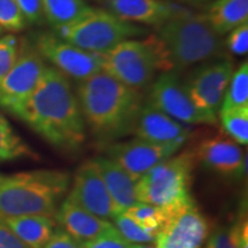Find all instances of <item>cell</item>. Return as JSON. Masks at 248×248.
<instances>
[{"label":"cell","instance_id":"28","mask_svg":"<svg viewBox=\"0 0 248 248\" xmlns=\"http://www.w3.org/2000/svg\"><path fill=\"white\" fill-rule=\"evenodd\" d=\"M114 226L122 234V237L130 244H153L155 237L142 230L140 226L136 224L132 219L126 217L124 214H119L113 219Z\"/></svg>","mask_w":248,"mask_h":248},{"label":"cell","instance_id":"19","mask_svg":"<svg viewBox=\"0 0 248 248\" xmlns=\"http://www.w3.org/2000/svg\"><path fill=\"white\" fill-rule=\"evenodd\" d=\"M93 161L104 179L117 213L122 214L138 202L135 192L136 181L126 170L107 156H97Z\"/></svg>","mask_w":248,"mask_h":248},{"label":"cell","instance_id":"33","mask_svg":"<svg viewBox=\"0 0 248 248\" xmlns=\"http://www.w3.org/2000/svg\"><path fill=\"white\" fill-rule=\"evenodd\" d=\"M24 15L28 24H40L44 21L42 13V0H15Z\"/></svg>","mask_w":248,"mask_h":248},{"label":"cell","instance_id":"36","mask_svg":"<svg viewBox=\"0 0 248 248\" xmlns=\"http://www.w3.org/2000/svg\"><path fill=\"white\" fill-rule=\"evenodd\" d=\"M235 237L239 248H248V221L246 213L240 216L239 221L233 224Z\"/></svg>","mask_w":248,"mask_h":248},{"label":"cell","instance_id":"26","mask_svg":"<svg viewBox=\"0 0 248 248\" xmlns=\"http://www.w3.org/2000/svg\"><path fill=\"white\" fill-rule=\"evenodd\" d=\"M237 107H248V63L243 62L234 69L226 88L221 109Z\"/></svg>","mask_w":248,"mask_h":248},{"label":"cell","instance_id":"24","mask_svg":"<svg viewBox=\"0 0 248 248\" xmlns=\"http://www.w3.org/2000/svg\"><path fill=\"white\" fill-rule=\"evenodd\" d=\"M122 214L132 219L142 230L156 237L161 225L166 221L167 209L164 206L137 202Z\"/></svg>","mask_w":248,"mask_h":248},{"label":"cell","instance_id":"40","mask_svg":"<svg viewBox=\"0 0 248 248\" xmlns=\"http://www.w3.org/2000/svg\"><path fill=\"white\" fill-rule=\"evenodd\" d=\"M1 31H2V30H1V28H0V33H1Z\"/></svg>","mask_w":248,"mask_h":248},{"label":"cell","instance_id":"34","mask_svg":"<svg viewBox=\"0 0 248 248\" xmlns=\"http://www.w3.org/2000/svg\"><path fill=\"white\" fill-rule=\"evenodd\" d=\"M43 248H83V246L80 241L71 237L69 233L61 229V230L54 231L51 239Z\"/></svg>","mask_w":248,"mask_h":248},{"label":"cell","instance_id":"15","mask_svg":"<svg viewBox=\"0 0 248 248\" xmlns=\"http://www.w3.org/2000/svg\"><path fill=\"white\" fill-rule=\"evenodd\" d=\"M192 151L197 161L219 175L238 177L246 172L247 155L226 135L204 137Z\"/></svg>","mask_w":248,"mask_h":248},{"label":"cell","instance_id":"35","mask_svg":"<svg viewBox=\"0 0 248 248\" xmlns=\"http://www.w3.org/2000/svg\"><path fill=\"white\" fill-rule=\"evenodd\" d=\"M0 248H30L16 237L8 225L0 218Z\"/></svg>","mask_w":248,"mask_h":248},{"label":"cell","instance_id":"18","mask_svg":"<svg viewBox=\"0 0 248 248\" xmlns=\"http://www.w3.org/2000/svg\"><path fill=\"white\" fill-rule=\"evenodd\" d=\"M55 221L61 225L62 230L80 243L94 239L113 226L111 222L86 212L68 195L59 206Z\"/></svg>","mask_w":248,"mask_h":248},{"label":"cell","instance_id":"17","mask_svg":"<svg viewBox=\"0 0 248 248\" xmlns=\"http://www.w3.org/2000/svg\"><path fill=\"white\" fill-rule=\"evenodd\" d=\"M192 132L191 125L172 119L148 102L142 105L132 130L136 138L159 144L182 145L190 139Z\"/></svg>","mask_w":248,"mask_h":248},{"label":"cell","instance_id":"32","mask_svg":"<svg viewBox=\"0 0 248 248\" xmlns=\"http://www.w3.org/2000/svg\"><path fill=\"white\" fill-rule=\"evenodd\" d=\"M206 248H239L233 225L230 228H219L208 237Z\"/></svg>","mask_w":248,"mask_h":248},{"label":"cell","instance_id":"23","mask_svg":"<svg viewBox=\"0 0 248 248\" xmlns=\"http://www.w3.org/2000/svg\"><path fill=\"white\" fill-rule=\"evenodd\" d=\"M21 159L39 160V155L17 135L0 113V163Z\"/></svg>","mask_w":248,"mask_h":248},{"label":"cell","instance_id":"16","mask_svg":"<svg viewBox=\"0 0 248 248\" xmlns=\"http://www.w3.org/2000/svg\"><path fill=\"white\" fill-rule=\"evenodd\" d=\"M105 4L107 11L121 20L153 28L190 11L168 0H105Z\"/></svg>","mask_w":248,"mask_h":248},{"label":"cell","instance_id":"4","mask_svg":"<svg viewBox=\"0 0 248 248\" xmlns=\"http://www.w3.org/2000/svg\"><path fill=\"white\" fill-rule=\"evenodd\" d=\"M70 182L69 173L62 170L0 172V218L24 215L55 217Z\"/></svg>","mask_w":248,"mask_h":248},{"label":"cell","instance_id":"11","mask_svg":"<svg viewBox=\"0 0 248 248\" xmlns=\"http://www.w3.org/2000/svg\"><path fill=\"white\" fill-rule=\"evenodd\" d=\"M47 64L27 40L20 42L14 66L0 82V107L15 115L35 91Z\"/></svg>","mask_w":248,"mask_h":248},{"label":"cell","instance_id":"20","mask_svg":"<svg viewBox=\"0 0 248 248\" xmlns=\"http://www.w3.org/2000/svg\"><path fill=\"white\" fill-rule=\"evenodd\" d=\"M202 15L218 36L248 23V0H213L204 5Z\"/></svg>","mask_w":248,"mask_h":248},{"label":"cell","instance_id":"7","mask_svg":"<svg viewBox=\"0 0 248 248\" xmlns=\"http://www.w3.org/2000/svg\"><path fill=\"white\" fill-rule=\"evenodd\" d=\"M100 57L102 71L138 91L148 88L159 71L145 38L123 40Z\"/></svg>","mask_w":248,"mask_h":248},{"label":"cell","instance_id":"21","mask_svg":"<svg viewBox=\"0 0 248 248\" xmlns=\"http://www.w3.org/2000/svg\"><path fill=\"white\" fill-rule=\"evenodd\" d=\"M8 228L30 248H43L54 233V217L45 215H24L2 219Z\"/></svg>","mask_w":248,"mask_h":248},{"label":"cell","instance_id":"22","mask_svg":"<svg viewBox=\"0 0 248 248\" xmlns=\"http://www.w3.org/2000/svg\"><path fill=\"white\" fill-rule=\"evenodd\" d=\"M90 8L85 0H42L43 18L53 31L75 22Z\"/></svg>","mask_w":248,"mask_h":248},{"label":"cell","instance_id":"38","mask_svg":"<svg viewBox=\"0 0 248 248\" xmlns=\"http://www.w3.org/2000/svg\"><path fill=\"white\" fill-rule=\"evenodd\" d=\"M129 248H156L152 246V244H130Z\"/></svg>","mask_w":248,"mask_h":248},{"label":"cell","instance_id":"37","mask_svg":"<svg viewBox=\"0 0 248 248\" xmlns=\"http://www.w3.org/2000/svg\"><path fill=\"white\" fill-rule=\"evenodd\" d=\"M213 1V0H184V2L186 4H190V5H195V6H204L208 2Z\"/></svg>","mask_w":248,"mask_h":248},{"label":"cell","instance_id":"9","mask_svg":"<svg viewBox=\"0 0 248 248\" xmlns=\"http://www.w3.org/2000/svg\"><path fill=\"white\" fill-rule=\"evenodd\" d=\"M32 46L40 57L68 79L82 82L101 71L100 54L92 53L62 39L55 32L40 31L33 37Z\"/></svg>","mask_w":248,"mask_h":248},{"label":"cell","instance_id":"31","mask_svg":"<svg viewBox=\"0 0 248 248\" xmlns=\"http://www.w3.org/2000/svg\"><path fill=\"white\" fill-rule=\"evenodd\" d=\"M82 246L83 248H129L130 243L124 239L113 225L109 230L98 235L94 239L83 241Z\"/></svg>","mask_w":248,"mask_h":248},{"label":"cell","instance_id":"25","mask_svg":"<svg viewBox=\"0 0 248 248\" xmlns=\"http://www.w3.org/2000/svg\"><path fill=\"white\" fill-rule=\"evenodd\" d=\"M219 120L225 135L241 146L248 144V107L219 109Z\"/></svg>","mask_w":248,"mask_h":248},{"label":"cell","instance_id":"1","mask_svg":"<svg viewBox=\"0 0 248 248\" xmlns=\"http://www.w3.org/2000/svg\"><path fill=\"white\" fill-rule=\"evenodd\" d=\"M14 116L59 150L75 152L86 138V125L69 79L46 66L35 91Z\"/></svg>","mask_w":248,"mask_h":248},{"label":"cell","instance_id":"12","mask_svg":"<svg viewBox=\"0 0 248 248\" xmlns=\"http://www.w3.org/2000/svg\"><path fill=\"white\" fill-rule=\"evenodd\" d=\"M233 71L232 61L216 59L198 68L184 84L198 107L216 115Z\"/></svg>","mask_w":248,"mask_h":248},{"label":"cell","instance_id":"39","mask_svg":"<svg viewBox=\"0 0 248 248\" xmlns=\"http://www.w3.org/2000/svg\"><path fill=\"white\" fill-rule=\"evenodd\" d=\"M168 1H181V2H184V0H168Z\"/></svg>","mask_w":248,"mask_h":248},{"label":"cell","instance_id":"14","mask_svg":"<svg viewBox=\"0 0 248 248\" xmlns=\"http://www.w3.org/2000/svg\"><path fill=\"white\" fill-rule=\"evenodd\" d=\"M68 193L74 202L102 219L110 222L119 215L93 159L78 167Z\"/></svg>","mask_w":248,"mask_h":248},{"label":"cell","instance_id":"3","mask_svg":"<svg viewBox=\"0 0 248 248\" xmlns=\"http://www.w3.org/2000/svg\"><path fill=\"white\" fill-rule=\"evenodd\" d=\"M76 95L85 125L102 141L115 140L132 132L142 107L141 91L102 70L79 82Z\"/></svg>","mask_w":248,"mask_h":248},{"label":"cell","instance_id":"8","mask_svg":"<svg viewBox=\"0 0 248 248\" xmlns=\"http://www.w3.org/2000/svg\"><path fill=\"white\" fill-rule=\"evenodd\" d=\"M164 207L167 217L155 237V247H202L209 237L210 223L191 194Z\"/></svg>","mask_w":248,"mask_h":248},{"label":"cell","instance_id":"2","mask_svg":"<svg viewBox=\"0 0 248 248\" xmlns=\"http://www.w3.org/2000/svg\"><path fill=\"white\" fill-rule=\"evenodd\" d=\"M145 40L161 73H179L222 58L225 52L222 37L210 28L202 14L191 9L155 27Z\"/></svg>","mask_w":248,"mask_h":248},{"label":"cell","instance_id":"6","mask_svg":"<svg viewBox=\"0 0 248 248\" xmlns=\"http://www.w3.org/2000/svg\"><path fill=\"white\" fill-rule=\"evenodd\" d=\"M197 163L193 151L185 150L156 164L136 182V199L142 203L167 206L187 197Z\"/></svg>","mask_w":248,"mask_h":248},{"label":"cell","instance_id":"10","mask_svg":"<svg viewBox=\"0 0 248 248\" xmlns=\"http://www.w3.org/2000/svg\"><path fill=\"white\" fill-rule=\"evenodd\" d=\"M147 102L167 115L188 125H214L217 116L202 110L192 100L178 73H162L150 85Z\"/></svg>","mask_w":248,"mask_h":248},{"label":"cell","instance_id":"30","mask_svg":"<svg viewBox=\"0 0 248 248\" xmlns=\"http://www.w3.org/2000/svg\"><path fill=\"white\" fill-rule=\"evenodd\" d=\"M224 43L225 51L230 52L234 55L245 57L248 52V23L234 28L230 32L226 33Z\"/></svg>","mask_w":248,"mask_h":248},{"label":"cell","instance_id":"29","mask_svg":"<svg viewBox=\"0 0 248 248\" xmlns=\"http://www.w3.org/2000/svg\"><path fill=\"white\" fill-rule=\"evenodd\" d=\"M20 49V40L14 33L0 37V82L14 66Z\"/></svg>","mask_w":248,"mask_h":248},{"label":"cell","instance_id":"27","mask_svg":"<svg viewBox=\"0 0 248 248\" xmlns=\"http://www.w3.org/2000/svg\"><path fill=\"white\" fill-rule=\"evenodd\" d=\"M27 21L15 0H0V28L11 33L26 29Z\"/></svg>","mask_w":248,"mask_h":248},{"label":"cell","instance_id":"13","mask_svg":"<svg viewBox=\"0 0 248 248\" xmlns=\"http://www.w3.org/2000/svg\"><path fill=\"white\" fill-rule=\"evenodd\" d=\"M182 146V144H159L133 138L109 145L107 157L120 164L137 182L156 164L175 155Z\"/></svg>","mask_w":248,"mask_h":248},{"label":"cell","instance_id":"5","mask_svg":"<svg viewBox=\"0 0 248 248\" xmlns=\"http://www.w3.org/2000/svg\"><path fill=\"white\" fill-rule=\"evenodd\" d=\"M53 32L85 51L104 54L123 40L147 35L148 30L121 20L107 9L91 7L75 22Z\"/></svg>","mask_w":248,"mask_h":248}]
</instances>
